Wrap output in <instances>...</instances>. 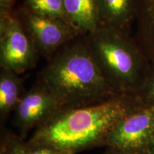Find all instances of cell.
<instances>
[{"label": "cell", "instance_id": "8", "mask_svg": "<svg viewBox=\"0 0 154 154\" xmlns=\"http://www.w3.org/2000/svg\"><path fill=\"white\" fill-rule=\"evenodd\" d=\"M138 0H97L99 26L113 28L131 34Z\"/></svg>", "mask_w": 154, "mask_h": 154}, {"label": "cell", "instance_id": "4", "mask_svg": "<svg viewBox=\"0 0 154 154\" xmlns=\"http://www.w3.org/2000/svg\"><path fill=\"white\" fill-rule=\"evenodd\" d=\"M38 54L19 17L0 11V66L20 74L35 66Z\"/></svg>", "mask_w": 154, "mask_h": 154}, {"label": "cell", "instance_id": "11", "mask_svg": "<svg viewBox=\"0 0 154 154\" xmlns=\"http://www.w3.org/2000/svg\"><path fill=\"white\" fill-rule=\"evenodd\" d=\"M10 69L1 67L0 70V117L5 121L14 111L23 94L22 81Z\"/></svg>", "mask_w": 154, "mask_h": 154}, {"label": "cell", "instance_id": "13", "mask_svg": "<svg viewBox=\"0 0 154 154\" xmlns=\"http://www.w3.org/2000/svg\"><path fill=\"white\" fill-rule=\"evenodd\" d=\"M136 96L142 104L154 109V64L153 63H151L143 86L136 94Z\"/></svg>", "mask_w": 154, "mask_h": 154}, {"label": "cell", "instance_id": "10", "mask_svg": "<svg viewBox=\"0 0 154 154\" xmlns=\"http://www.w3.org/2000/svg\"><path fill=\"white\" fill-rule=\"evenodd\" d=\"M134 36L136 44L154 64V0H138Z\"/></svg>", "mask_w": 154, "mask_h": 154}, {"label": "cell", "instance_id": "18", "mask_svg": "<svg viewBox=\"0 0 154 154\" xmlns=\"http://www.w3.org/2000/svg\"><path fill=\"white\" fill-rule=\"evenodd\" d=\"M0 154H9L8 148L6 143L5 140L2 138L1 140V148H0Z\"/></svg>", "mask_w": 154, "mask_h": 154}, {"label": "cell", "instance_id": "7", "mask_svg": "<svg viewBox=\"0 0 154 154\" xmlns=\"http://www.w3.org/2000/svg\"><path fill=\"white\" fill-rule=\"evenodd\" d=\"M61 110L54 96L37 83L23 94L14 111V125L23 138L31 129L44 126Z\"/></svg>", "mask_w": 154, "mask_h": 154}, {"label": "cell", "instance_id": "5", "mask_svg": "<svg viewBox=\"0 0 154 154\" xmlns=\"http://www.w3.org/2000/svg\"><path fill=\"white\" fill-rule=\"evenodd\" d=\"M154 136V109L141 103L116 125L106 146L126 152H146Z\"/></svg>", "mask_w": 154, "mask_h": 154}, {"label": "cell", "instance_id": "12", "mask_svg": "<svg viewBox=\"0 0 154 154\" xmlns=\"http://www.w3.org/2000/svg\"><path fill=\"white\" fill-rule=\"evenodd\" d=\"M24 8L42 16L66 20L63 0H25Z\"/></svg>", "mask_w": 154, "mask_h": 154}, {"label": "cell", "instance_id": "9", "mask_svg": "<svg viewBox=\"0 0 154 154\" xmlns=\"http://www.w3.org/2000/svg\"><path fill=\"white\" fill-rule=\"evenodd\" d=\"M66 19L79 35L86 36L99 26L97 0H63Z\"/></svg>", "mask_w": 154, "mask_h": 154}, {"label": "cell", "instance_id": "14", "mask_svg": "<svg viewBox=\"0 0 154 154\" xmlns=\"http://www.w3.org/2000/svg\"><path fill=\"white\" fill-rule=\"evenodd\" d=\"M2 138L7 143L9 154H30L27 142L24 141L21 136L9 132H5Z\"/></svg>", "mask_w": 154, "mask_h": 154}, {"label": "cell", "instance_id": "20", "mask_svg": "<svg viewBox=\"0 0 154 154\" xmlns=\"http://www.w3.org/2000/svg\"><path fill=\"white\" fill-rule=\"evenodd\" d=\"M61 154H72V153H63H63H61Z\"/></svg>", "mask_w": 154, "mask_h": 154}, {"label": "cell", "instance_id": "1", "mask_svg": "<svg viewBox=\"0 0 154 154\" xmlns=\"http://www.w3.org/2000/svg\"><path fill=\"white\" fill-rule=\"evenodd\" d=\"M140 104L136 95L119 94L100 103L63 109L36 129L27 142L72 154L106 146L116 125Z\"/></svg>", "mask_w": 154, "mask_h": 154}, {"label": "cell", "instance_id": "16", "mask_svg": "<svg viewBox=\"0 0 154 154\" xmlns=\"http://www.w3.org/2000/svg\"><path fill=\"white\" fill-rule=\"evenodd\" d=\"M14 0H0V11H10Z\"/></svg>", "mask_w": 154, "mask_h": 154}, {"label": "cell", "instance_id": "17", "mask_svg": "<svg viewBox=\"0 0 154 154\" xmlns=\"http://www.w3.org/2000/svg\"><path fill=\"white\" fill-rule=\"evenodd\" d=\"M105 154H149L146 152H126L121 151L118 150H115L111 148H109L108 151L106 152Z\"/></svg>", "mask_w": 154, "mask_h": 154}, {"label": "cell", "instance_id": "6", "mask_svg": "<svg viewBox=\"0 0 154 154\" xmlns=\"http://www.w3.org/2000/svg\"><path fill=\"white\" fill-rule=\"evenodd\" d=\"M23 26L38 54L51 57L79 34L66 19L39 15L26 8L21 11Z\"/></svg>", "mask_w": 154, "mask_h": 154}, {"label": "cell", "instance_id": "2", "mask_svg": "<svg viewBox=\"0 0 154 154\" xmlns=\"http://www.w3.org/2000/svg\"><path fill=\"white\" fill-rule=\"evenodd\" d=\"M63 109L100 103L117 94L102 74L85 40L69 42L51 56L38 77Z\"/></svg>", "mask_w": 154, "mask_h": 154}, {"label": "cell", "instance_id": "15", "mask_svg": "<svg viewBox=\"0 0 154 154\" xmlns=\"http://www.w3.org/2000/svg\"><path fill=\"white\" fill-rule=\"evenodd\" d=\"M27 143L29 147L30 154H61L63 153L51 146L44 144H32L28 142Z\"/></svg>", "mask_w": 154, "mask_h": 154}, {"label": "cell", "instance_id": "3", "mask_svg": "<svg viewBox=\"0 0 154 154\" xmlns=\"http://www.w3.org/2000/svg\"><path fill=\"white\" fill-rule=\"evenodd\" d=\"M84 40L109 84L119 93L136 96L145 82L151 63L131 34L99 26L85 36Z\"/></svg>", "mask_w": 154, "mask_h": 154}, {"label": "cell", "instance_id": "19", "mask_svg": "<svg viewBox=\"0 0 154 154\" xmlns=\"http://www.w3.org/2000/svg\"><path fill=\"white\" fill-rule=\"evenodd\" d=\"M148 153L149 154H154V136L152 138L151 143L149 144V149H148Z\"/></svg>", "mask_w": 154, "mask_h": 154}]
</instances>
